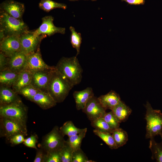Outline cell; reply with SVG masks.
Segmentation results:
<instances>
[{"label":"cell","instance_id":"6da1fadb","mask_svg":"<svg viewBox=\"0 0 162 162\" xmlns=\"http://www.w3.org/2000/svg\"><path fill=\"white\" fill-rule=\"evenodd\" d=\"M74 86L55 68L52 72L47 91L57 103L63 102Z\"/></svg>","mask_w":162,"mask_h":162},{"label":"cell","instance_id":"7a4b0ae2","mask_svg":"<svg viewBox=\"0 0 162 162\" xmlns=\"http://www.w3.org/2000/svg\"><path fill=\"white\" fill-rule=\"evenodd\" d=\"M55 68L74 86L81 82L83 69L77 56L63 57L59 60Z\"/></svg>","mask_w":162,"mask_h":162},{"label":"cell","instance_id":"3957f363","mask_svg":"<svg viewBox=\"0 0 162 162\" xmlns=\"http://www.w3.org/2000/svg\"><path fill=\"white\" fill-rule=\"evenodd\" d=\"M0 28V35L4 37L14 35L20 36L29 31L28 26L22 19L14 17L1 9Z\"/></svg>","mask_w":162,"mask_h":162},{"label":"cell","instance_id":"277c9868","mask_svg":"<svg viewBox=\"0 0 162 162\" xmlns=\"http://www.w3.org/2000/svg\"><path fill=\"white\" fill-rule=\"evenodd\" d=\"M146 113L145 118L146 121V139L153 138L160 135L162 139V113L159 110L153 109L147 101L145 105Z\"/></svg>","mask_w":162,"mask_h":162},{"label":"cell","instance_id":"5b68a950","mask_svg":"<svg viewBox=\"0 0 162 162\" xmlns=\"http://www.w3.org/2000/svg\"><path fill=\"white\" fill-rule=\"evenodd\" d=\"M26 124L14 119L0 116V137L8 140L14 135L22 134L28 135Z\"/></svg>","mask_w":162,"mask_h":162},{"label":"cell","instance_id":"8992f818","mask_svg":"<svg viewBox=\"0 0 162 162\" xmlns=\"http://www.w3.org/2000/svg\"><path fill=\"white\" fill-rule=\"evenodd\" d=\"M28 108L22 100L6 105L0 106V116L14 119L26 124Z\"/></svg>","mask_w":162,"mask_h":162},{"label":"cell","instance_id":"52a82bcc","mask_svg":"<svg viewBox=\"0 0 162 162\" xmlns=\"http://www.w3.org/2000/svg\"><path fill=\"white\" fill-rule=\"evenodd\" d=\"M59 128L55 126L43 137L40 147L46 152L60 150L66 141Z\"/></svg>","mask_w":162,"mask_h":162},{"label":"cell","instance_id":"ba28073f","mask_svg":"<svg viewBox=\"0 0 162 162\" xmlns=\"http://www.w3.org/2000/svg\"><path fill=\"white\" fill-rule=\"evenodd\" d=\"M47 37L44 35H36L29 30L20 36L21 51L26 55L35 51L39 48L42 40Z\"/></svg>","mask_w":162,"mask_h":162},{"label":"cell","instance_id":"9c48e42d","mask_svg":"<svg viewBox=\"0 0 162 162\" xmlns=\"http://www.w3.org/2000/svg\"><path fill=\"white\" fill-rule=\"evenodd\" d=\"M26 55V62L24 70H27L32 74L39 70L55 68V66H49L44 61L40 48L35 51Z\"/></svg>","mask_w":162,"mask_h":162},{"label":"cell","instance_id":"30bf717a","mask_svg":"<svg viewBox=\"0 0 162 162\" xmlns=\"http://www.w3.org/2000/svg\"><path fill=\"white\" fill-rule=\"evenodd\" d=\"M106 110L98 98L94 96L88 101L82 111L86 114L88 119L92 122L103 117L106 112Z\"/></svg>","mask_w":162,"mask_h":162},{"label":"cell","instance_id":"8fae6325","mask_svg":"<svg viewBox=\"0 0 162 162\" xmlns=\"http://www.w3.org/2000/svg\"><path fill=\"white\" fill-rule=\"evenodd\" d=\"M53 20L54 18L52 16L43 17L41 24L38 28L32 31L33 33L36 35H44L48 36L57 33L64 34L65 33V28L56 26L53 24Z\"/></svg>","mask_w":162,"mask_h":162},{"label":"cell","instance_id":"7c38bea8","mask_svg":"<svg viewBox=\"0 0 162 162\" xmlns=\"http://www.w3.org/2000/svg\"><path fill=\"white\" fill-rule=\"evenodd\" d=\"M20 36L14 35L5 37L0 41V51L8 56L21 51Z\"/></svg>","mask_w":162,"mask_h":162},{"label":"cell","instance_id":"4fadbf2b","mask_svg":"<svg viewBox=\"0 0 162 162\" xmlns=\"http://www.w3.org/2000/svg\"><path fill=\"white\" fill-rule=\"evenodd\" d=\"M54 69L40 70L34 72L32 74L30 84L40 91L47 92L48 83L52 71Z\"/></svg>","mask_w":162,"mask_h":162},{"label":"cell","instance_id":"5bb4252c","mask_svg":"<svg viewBox=\"0 0 162 162\" xmlns=\"http://www.w3.org/2000/svg\"><path fill=\"white\" fill-rule=\"evenodd\" d=\"M0 9L16 18L22 20L25 10L23 3L14 0H6L0 4Z\"/></svg>","mask_w":162,"mask_h":162},{"label":"cell","instance_id":"9a60e30c","mask_svg":"<svg viewBox=\"0 0 162 162\" xmlns=\"http://www.w3.org/2000/svg\"><path fill=\"white\" fill-rule=\"evenodd\" d=\"M26 57L27 55L21 51L8 56L7 69L19 73L24 69Z\"/></svg>","mask_w":162,"mask_h":162},{"label":"cell","instance_id":"2e32d148","mask_svg":"<svg viewBox=\"0 0 162 162\" xmlns=\"http://www.w3.org/2000/svg\"><path fill=\"white\" fill-rule=\"evenodd\" d=\"M94 96L92 88L88 87L85 89L80 91H74L73 96L76 103V109L82 110L89 100Z\"/></svg>","mask_w":162,"mask_h":162},{"label":"cell","instance_id":"e0dca14e","mask_svg":"<svg viewBox=\"0 0 162 162\" xmlns=\"http://www.w3.org/2000/svg\"><path fill=\"white\" fill-rule=\"evenodd\" d=\"M11 87L0 86V106L9 104L21 100Z\"/></svg>","mask_w":162,"mask_h":162},{"label":"cell","instance_id":"ac0fdd59","mask_svg":"<svg viewBox=\"0 0 162 162\" xmlns=\"http://www.w3.org/2000/svg\"><path fill=\"white\" fill-rule=\"evenodd\" d=\"M31 101L45 110L54 107L57 104L48 93L40 91L36 94Z\"/></svg>","mask_w":162,"mask_h":162},{"label":"cell","instance_id":"d6986e66","mask_svg":"<svg viewBox=\"0 0 162 162\" xmlns=\"http://www.w3.org/2000/svg\"><path fill=\"white\" fill-rule=\"evenodd\" d=\"M98 98L106 110L110 109L111 110L121 100L119 94L113 90L100 96Z\"/></svg>","mask_w":162,"mask_h":162},{"label":"cell","instance_id":"ffe728a7","mask_svg":"<svg viewBox=\"0 0 162 162\" xmlns=\"http://www.w3.org/2000/svg\"><path fill=\"white\" fill-rule=\"evenodd\" d=\"M111 111L119 123L126 121L132 111L131 109L121 100Z\"/></svg>","mask_w":162,"mask_h":162},{"label":"cell","instance_id":"44dd1931","mask_svg":"<svg viewBox=\"0 0 162 162\" xmlns=\"http://www.w3.org/2000/svg\"><path fill=\"white\" fill-rule=\"evenodd\" d=\"M32 74L23 70L20 72L14 84L11 87L16 93L24 87L31 84Z\"/></svg>","mask_w":162,"mask_h":162},{"label":"cell","instance_id":"7402d4cb","mask_svg":"<svg viewBox=\"0 0 162 162\" xmlns=\"http://www.w3.org/2000/svg\"><path fill=\"white\" fill-rule=\"evenodd\" d=\"M19 74L9 69L0 71V86L11 87L16 80Z\"/></svg>","mask_w":162,"mask_h":162},{"label":"cell","instance_id":"603a6c76","mask_svg":"<svg viewBox=\"0 0 162 162\" xmlns=\"http://www.w3.org/2000/svg\"><path fill=\"white\" fill-rule=\"evenodd\" d=\"M149 148L152 154V159L156 160L157 162H162V140L158 143L154 138L150 139Z\"/></svg>","mask_w":162,"mask_h":162},{"label":"cell","instance_id":"cb8c5ba5","mask_svg":"<svg viewBox=\"0 0 162 162\" xmlns=\"http://www.w3.org/2000/svg\"><path fill=\"white\" fill-rule=\"evenodd\" d=\"M111 134L118 148L125 144L128 140L127 132L119 127L114 129Z\"/></svg>","mask_w":162,"mask_h":162},{"label":"cell","instance_id":"d4e9b609","mask_svg":"<svg viewBox=\"0 0 162 162\" xmlns=\"http://www.w3.org/2000/svg\"><path fill=\"white\" fill-rule=\"evenodd\" d=\"M39 8L44 11L48 12L56 8L66 9L67 8L66 4L57 2L52 0H40L39 3Z\"/></svg>","mask_w":162,"mask_h":162},{"label":"cell","instance_id":"484cf974","mask_svg":"<svg viewBox=\"0 0 162 162\" xmlns=\"http://www.w3.org/2000/svg\"><path fill=\"white\" fill-rule=\"evenodd\" d=\"M59 129L64 136L67 135L68 137L79 134L84 130L77 128L70 121L65 122Z\"/></svg>","mask_w":162,"mask_h":162},{"label":"cell","instance_id":"4316f807","mask_svg":"<svg viewBox=\"0 0 162 162\" xmlns=\"http://www.w3.org/2000/svg\"><path fill=\"white\" fill-rule=\"evenodd\" d=\"M87 131V128H84L81 133L68 137V138L66 141L74 151L81 148L82 141L85 137Z\"/></svg>","mask_w":162,"mask_h":162},{"label":"cell","instance_id":"83f0119b","mask_svg":"<svg viewBox=\"0 0 162 162\" xmlns=\"http://www.w3.org/2000/svg\"><path fill=\"white\" fill-rule=\"evenodd\" d=\"M94 134L101 138L111 149H116L118 148L116 145L111 133L103 132L94 129L93 130Z\"/></svg>","mask_w":162,"mask_h":162},{"label":"cell","instance_id":"f1b7e54d","mask_svg":"<svg viewBox=\"0 0 162 162\" xmlns=\"http://www.w3.org/2000/svg\"><path fill=\"white\" fill-rule=\"evenodd\" d=\"M91 122V125L99 131L112 134L114 130L111 128L103 117L99 118Z\"/></svg>","mask_w":162,"mask_h":162},{"label":"cell","instance_id":"f546056e","mask_svg":"<svg viewBox=\"0 0 162 162\" xmlns=\"http://www.w3.org/2000/svg\"><path fill=\"white\" fill-rule=\"evenodd\" d=\"M69 29L71 32L70 42L73 47L75 48L76 50V56H77L80 52L82 40L81 34L76 31L75 28L72 26H70Z\"/></svg>","mask_w":162,"mask_h":162},{"label":"cell","instance_id":"4dcf8cb0","mask_svg":"<svg viewBox=\"0 0 162 162\" xmlns=\"http://www.w3.org/2000/svg\"><path fill=\"white\" fill-rule=\"evenodd\" d=\"M39 91H40L30 84L21 89L17 94L22 95L27 100L31 101L34 96Z\"/></svg>","mask_w":162,"mask_h":162},{"label":"cell","instance_id":"1f68e13d","mask_svg":"<svg viewBox=\"0 0 162 162\" xmlns=\"http://www.w3.org/2000/svg\"><path fill=\"white\" fill-rule=\"evenodd\" d=\"M73 149L66 141L60 150L61 162H72Z\"/></svg>","mask_w":162,"mask_h":162},{"label":"cell","instance_id":"d6a6232c","mask_svg":"<svg viewBox=\"0 0 162 162\" xmlns=\"http://www.w3.org/2000/svg\"><path fill=\"white\" fill-rule=\"evenodd\" d=\"M103 117L112 129L114 130L119 127L120 123L114 115L112 111L108 112H106Z\"/></svg>","mask_w":162,"mask_h":162},{"label":"cell","instance_id":"836d02e7","mask_svg":"<svg viewBox=\"0 0 162 162\" xmlns=\"http://www.w3.org/2000/svg\"><path fill=\"white\" fill-rule=\"evenodd\" d=\"M88 157L81 148L73 151L72 162H87Z\"/></svg>","mask_w":162,"mask_h":162},{"label":"cell","instance_id":"e575fe53","mask_svg":"<svg viewBox=\"0 0 162 162\" xmlns=\"http://www.w3.org/2000/svg\"><path fill=\"white\" fill-rule=\"evenodd\" d=\"M60 150L46 153L44 162H61Z\"/></svg>","mask_w":162,"mask_h":162},{"label":"cell","instance_id":"d590c367","mask_svg":"<svg viewBox=\"0 0 162 162\" xmlns=\"http://www.w3.org/2000/svg\"><path fill=\"white\" fill-rule=\"evenodd\" d=\"M38 137L35 134L31 135L30 136L25 139L23 144L26 146L37 149L36 144L38 142Z\"/></svg>","mask_w":162,"mask_h":162},{"label":"cell","instance_id":"8d00e7d4","mask_svg":"<svg viewBox=\"0 0 162 162\" xmlns=\"http://www.w3.org/2000/svg\"><path fill=\"white\" fill-rule=\"evenodd\" d=\"M25 136L22 134H16L11 136L8 140L12 146H15L23 142Z\"/></svg>","mask_w":162,"mask_h":162},{"label":"cell","instance_id":"74e56055","mask_svg":"<svg viewBox=\"0 0 162 162\" xmlns=\"http://www.w3.org/2000/svg\"><path fill=\"white\" fill-rule=\"evenodd\" d=\"M36 154L33 162H44L46 152L42 148L36 149Z\"/></svg>","mask_w":162,"mask_h":162},{"label":"cell","instance_id":"f35d334b","mask_svg":"<svg viewBox=\"0 0 162 162\" xmlns=\"http://www.w3.org/2000/svg\"><path fill=\"white\" fill-rule=\"evenodd\" d=\"M8 63V56L0 51V71L7 69Z\"/></svg>","mask_w":162,"mask_h":162},{"label":"cell","instance_id":"ab89813d","mask_svg":"<svg viewBox=\"0 0 162 162\" xmlns=\"http://www.w3.org/2000/svg\"><path fill=\"white\" fill-rule=\"evenodd\" d=\"M121 1H124L131 5H143L145 2V0H121Z\"/></svg>","mask_w":162,"mask_h":162},{"label":"cell","instance_id":"60d3db41","mask_svg":"<svg viewBox=\"0 0 162 162\" xmlns=\"http://www.w3.org/2000/svg\"><path fill=\"white\" fill-rule=\"evenodd\" d=\"M70 1H78V0H68Z\"/></svg>","mask_w":162,"mask_h":162},{"label":"cell","instance_id":"b9f144b4","mask_svg":"<svg viewBox=\"0 0 162 162\" xmlns=\"http://www.w3.org/2000/svg\"><path fill=\"white\" fill-rule=\"evenodd\" d=\"M91 0V1H96V0Z\"/></svg>","mask_w":162,"mask_h":162},{"label":"cell","instance_id":"7bdbcfd3","mask_svg":"<svg viewBox=\"0 0 162 162\" xmlns=\"http://www.w3.org/2000/svg\"></svg>","mask_w":162,"mask_h":162}]
</instances>
